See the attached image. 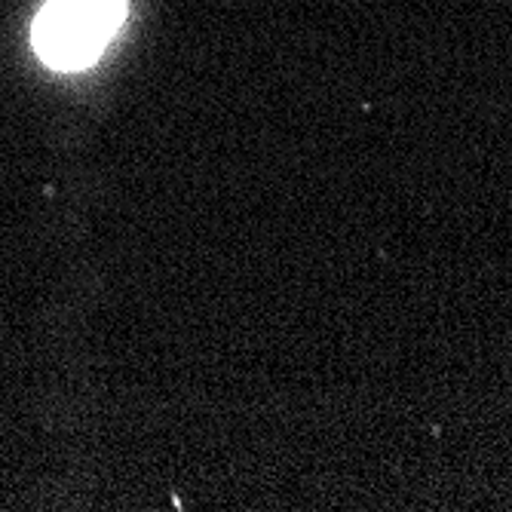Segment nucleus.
Masks as SVG:
<instances>
[{
    "label": "nucleus",
    "mask_w": 512,
    "mask_h": 512,
    "mask_svg": "<svg viewBox=\"0 0 512 512\" xmlns=\"http://www.w3.org/2000/svg\"><path fill=\"white\" fill-rule=\"evenodd\" d=\"M126 16V0H50L34 22V50L53 68L96 59Z\"/></svg>",
    "instance_id": "obj_1"
}]
</instances>
